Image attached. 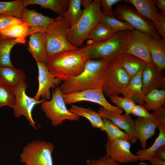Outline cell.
<instances>
[{"label":"cell","instance_id":"2","mask_svg":"<svg viewBox=\"0 0 165 165\" xmlns=\"http://www.w3.org/2000/svg\"><path fill=\"white\" fill-rule=\"evenodd\" d=\"M87 60L78 49L60 52L49 57L46 65L55 77L64 82L81 74Z\"/></svg>","mask_w":165,"mask_h":165},{"label":"cell","instance_id":"20","mask_svg":"<svg viewBox=\"0 0 165 165\" xmlns=\"http://www.w3.org/2000/svg\"><path fill=\"white\" fill-rule=\"evenodd\" d=\"M135 122L138 139L140 141L142 149H145L148 140L155 134L158 125L152 119L139 117L135 120Z\"/></svg>","mask_w":165,"mask_h":165},{"label":"cell","instance_id":"17","mask_svg":"<svg viewBox=\"0 0 165 165\" xmlns=\"http://www.w3.org/2000/svg\"><path fill=\"white\" fill-rule=\"evenodd\" d=\"M98 112L102 118L109 119L119 128L124 130L130 136L131 144H134L137 141L138 139L135 120L129 114L126 113L123 115L118 114L102 107L99 108Z\"/></svg>","mask_w":165,"mask_h":165},{"label":"cell","instance_id":"12","mask_svg":"<svg viewBox=\"0 0 165 165\" xmlns=\"http://www.w3.org/2000/svg\"><path fill=\"white\" fill-rule=\"evenodd\" d=\"M66 104H71L82 101H87L97 104L104 108L115 113L122 114L123 111L114 106L106 99L102 88L88 89L63 94Z\"/></svg>","mask_w":165,"mask_h":165},{"label":"cell","instance_id":"14","mask_svg":"<svg viewBox=\"0 0 165 165\" xmlns=\"http://www.w3.org/2000/svg\"><path fill=\"white\" fill-rule=\"evenodd\" d=\"M130 142L121 139H107L106 155L120 163H129L139 161V157L131 152Z\"/></svg>","mask_w":165,"mask_h":165},{"label":"cell","instance_id":"44","mask_svg":"<svg viewBox=\"0 0 165 165\" xmlns=\"http://www.w3.org/2000/svg\"><path fill=\"white\" fill-rule=\"evenodd\" d=\"M152 165H165V160L152 156L149 160Z\"/></svg>","mask_w":165,"mask_h":165},{"label":"cell","instance_id":"28","mask_svg":"<svg viewBox=\"0 0 165 165\" xmlns=\"http://www.w3.org/2000/svg\"><path fill=\"white\" fill-rule=\"evenodd\" d=\"M24 7L30 5H37L49 9L59 15L63 14L68 5V0H23Z\"/></svg>","mask_w":165,"mask_h":165},{"label":"cell","instance_id":"21","mask_svg":"<svg viewBox=\"0 0 165 165\" xmlns=\"http://www.w3.org/2000/svg\"><path fill=\"white\" fill-rule=\"evenodd\" d=\"M145 66L130 79L121 93L123 97L129 99L136 104L141 105L143 103L142 95V73Z\"/></svg>","mask_w":165,"mask_h":165},{"label":"cell","instance_id":"33","mask_svg":"<svg viewBox=\"0 0 165 165\" xmlns=\"http://www.w3.org/2000/svg\"><path fill=\"white\" fill-rule=\"evenodd\" d=\"M102 118L106 129L105 132L107 134V139L112 140L116 139H121L127 140L131 143L130 138L126 132L122 131L109 119Z\"/></svg>","mask_w":165,"mask_h":165},{"label":"cell","instance_id":"22","mask_svg":"<svg viewBox=\"0 0 165 165\" xmlns=\"http://www.w3.org/2000/svg\"><path fill=\"white\" fill-rule=\"evenodd\" d=\"M39 32L29 27L21 19H18L0 31V37L14 39L25 40V38L31 34Z\"/></svg>","mask_w":165,"mask_h":165},{"label":"cell","instance_id":"10","mask_svg":"<svg viewBox=\"0 0 165 165\" xmlns=\"http://www.w3.org/2000/svg\"><path fill=\"white\" fill-rule=\"evenodd\" d=\"M25 81L13 87L14 91L15 101L13 109L14 116L19 118L24 116L29 122L31 126L35 129L38 128L36 123L34 120L32 115V111L35 106L41 104L44 99L37 100L33 97L28 96L26 90L28 86Z\"/></svg>","mask_w":165,"mask_h":165},{"label":"cell","instance_id":"38","mask_svg":"<svg viewBox=\"0 0 165 165\" xmlns=\"http://www.w3.org/2000/svg\"><path fill=\"white\" fill-rule=\"evenodd\" d=\"M123 0H100L101 11L103 15L115 17L112 10L113 6Z\"/></svg>","mask_w":165,"mask_h":165},{"label":"cell","instance_id":"32","mask_svg":"<svg viewBox=\"0 0 165 165\" xmlns=\"http://www.w3.org/2000/svg\"><path fill=\"white\" fill-rule=\"evenodd\" d=\"M115 34L107 26L100 22L92 30L87 39L92 40L89 44L95 43L109 39Z\"/></svg>","mask_w":165,"mask_h":165},{"label":"cell","instance_id":"23","mask_svg":"<svg viewBox=\"0 0 165 165\" xmlns=\"http://www.w3.org/2000/svg\"><path fill=\"white\" fill-rule=\"evenodd\" d=\"M115 60L124 69L131 79L147 64L139 58L126 53L120 54Z\"/></svg>","mask_w":165,"mask_h":165},{"label":"cell","instance_id":"31","mask_svg":"<svg viewBox=\"0 0 165 165\" xmlns=\"http://www.w3.org/2000/svg\"><path fill=\"white\" fill-rule=\"evenodd\" d=\"M24 8L23 0L0 1V14L10 16L20 19Z\"/></svg>","mask_w":165,"mask_h":165},{"label":"cell","instance_id":"34","mask_svg":"<svg viewBox=\"0 0 165 165\" xmlns=\"http://www.w3.org/2000/svg\"><path fill=\"white\" fill-rule=\"evenodd\" d=\"M81 0H68V7L63 13L70 24L73 25L81 17L83 12L81 8Z\"/></svg>","mask_w":165,"mask_h":165},{"label":"cell","instance_id":"30","mask_svg":"<svg viewBox=\"0 0 165 165\" xmlns=\"http://www.w3.org/2000/svg\"><path fill=\"white\" fill-rule=\"evenodd\" d=\"M159 133L153 144L149 148L139 149L136 155L139 158V161L149 160L155 152L159 148L165 145V127L159 126Z\"/></svg>","mask_w":165,"mask_h":165},{"label":"cell","instance_id":"45","mask_svg":"<svg viewBox=\"0 0 165 165\" xmlns=\"http://www.w3.org/2000/svg\"></svg>","mask_w":165,"mask_h":165},{"label":"cell","instance_id":"19","mask_svg":"<svg viewBox=\"0 0 165 165\" xmlns=\"http://www.w3.org/2000/svg\"><path fill=\"white\" fill-rule=\"evenodd\" d=\"M28 26L38 31L45 32L55 18L42 15L35 10L23 8L20 18Z\"/></svg>","mask_w":165,"mask_h":165},{"label":"cell","instance_id":"42","mask_svg":"<svg viewBox=\"0 0 165 165\" xmlns=\"http://www.w3.org/2000/svg\"><path fill=\"white\" fill-rule=\"evenodd\" d=\"M152 156L165 160V145L158 148Z\"/></svg>","mask_w":165,"mask_h":165},{"label":"cell","instance_id":"5","mask_svg":"<svg viewBox=\"0 0 165 165\" xmlns=\"http://www.w3.org/2000/svg\"><path fill=\"white\" fill-rule=\"evenodd\" d=\"M70 27L63 14L55 18L45 31L48 58L60 52L78 49L67 38V32Z\"/></svg>","mask_w":165,"mask_h":165},{"label":"cell","instance_id":"11","mask_svg":"<svg viewBox=\"0 0 165 165\" xmlns=\"http://www.w3.org/2000/svg\"><path fill=\"white\" fill-rule=\"evenodd\" d=\"M151 37L134 28L129 30L125 44L124 53L132 54L147 64L152 63L149 51Z\"/></svg>","mask_w":165,"mask_h":165},{"label":"cell","instance_id":"39","mask_svg":"<svg viewBox=\"0 0 165 165\" xmlns=\"http://www.w3.org/2000/svg\"><path fill=\"white\" fill-rule=\"evenodd\" d=\"M87 165H120L107 155L97 159H91L88 162Z\"/></svg>","mask_w":165,"mask_h":165},{"label":"cell","instance_id":"6","mask_svg":"<svg viewBox=\"0 0 165 165\" xmlns=\"http://www.w3.org/2000/svg\"><path fill=\"white\" fill-rule=\"evenodd\" d=\"M41 107L46 116L55 127L61 125L65 120L76 121L80 119V117L67 108L59 86L52 90L50 100H45L42 102Z\"/></svg>","mask_w":165,"mask_h":165},{"label":"cell","instance_id":"40","mask_svg":"<svg viewBox=\"0 0 165 165\" xmlns=\"http://www.w3.org/2000/svg\"><path fill=\"white\" fill-rule=\"evenodd\" d=\"M138 117L152 119V116L142 105L135 104L132 110L131 113Z\"/></svg>","mask_w":165,"mask_h":165},{"label":"cell","instance_id":"35","mask_svg":"<svg viewBox=\"0 0 165 165\" xmlns=\"http://www.w3.org/2000/svg\"><path fill=\"white\" fill-rule=\"evenodd\" d=\"M101 22L107 26L115 34L123 30L134 29L127 22L120 21L115 17L103 14Z\"/></svg>","mask_w":165,"mask_h":165},{"label":"cell","instance_id":"9","mask_svg":"<svg viewBox=\"0 0 165 165\" xmlns=\"http://www.w3.org/2000/svg\"><path fill=\"white\" fill-rule=\"evenodd\" d=\"M53 144L43 141H34L23 148L20 161L27 165H53Z\"/></svg>","mask_w":165,"mask_h":165},{"label":"cell","instance_id":"24","mask_svg":"<svg viewBox=\"0 0 165 165\" xmlns=\"http://www.w3.org/2000/svg\"><path fill=\"white\" fill-rule=\"evenodd\" d=\"M149 51L152 63L159 69H165V39L151 37Z\"/></svg>","mask_w":165,"mask_h":165},{"label":"cell","instance_id":"27","mask_svg":"<svg viewBox=\"0 0 165 165\" xmlns=\"http://www.w3.org/2000/svg\"><path fill=\"white\" fill-rule=\"evenodd\" d=\"M25 40L0 37V66L5 67H13L10 54L13 46L18 43L25 44Z\"/></svg>","mask_w":165,"mask_h":165},{"label":"cell","instance_id":"29","mask_svg":"<svg viewBox=\"0 0 165 165\" xmlns=\"http://www.w3.org/2000/svg\"><path fill=\"white\" fill-rule=\"evenodd\" d=\"M143 101V106L148 111H155L165 105V89L153 90L144 96Z\"/></svg>","mask_w":165,"mask_h":165},{"label":"cell","instance_id":"15","mask_svg":"<svg viewBox=\"0 0 165 165\" xmlns=\"http://www.w3.org/2000/svg\"><path fill=\"white\" fill-rule=\"evenodd\" d=\"M36 64L38 71V87L33 97L37 100H40V98L50 100L51 98L50 89L59 86L61 81L49 71L46 64L38 62H36Z\"/></svg>","mask_w":165,"mask_h":165},{"label":"cell","instance_id":"1","mask_svg":"<svg viewBox=\"0 0 165 165\" xmlns=\"http://www.w3.org/2000/svg\"><path fill=\"white\" fill-rule=\"evenodd\" d=\"M111 61L105 59L87 60L81 74L61 84L59 88L61 93L64 94L88 89L102 88L105 71Z\"/></svg>","mask_w":165,"mask_h":165},{"label":"cell","instance_id":"16","mask_svg":"<svg viewBox=\"0 0 165 165\" xmlns=\"http://www.w3.org/2000/svg\"><path fill=\"white\" fill-rule=\"evenodd\" d=\"M143 97L153 90L165 89V77L163 71L153 63L146 64L142 73Z\"/></svg>","mask_w":165,"mask_h":165},{"label":"cell","instance_id":"13","mask_svg":"<svg viewBox=\"0 0 165 165\" xmlns=\"http://www.w3.org/2000/svg\"><path fill=\"white\" fill-rule=\"evenodd\" d=\"M132 4L144 16L150 21L162 38L165 39V15L159 12L152 0H125Z\"/></svg>","mask_w":165,"mask_h":165},{"label":"cell","instance_id":"26","mask_svg":"<svg viewBox=\"0 0 165 165\" xmlns=\"http://www.w3.org/2000/svg\"><path fill=\"white\" fill-rule=\"evenodd\" d=\"M69 110L80 117H83L87 119L93 127L98 128L103 131H106L102 118L98 112H96L90 108H87L72 105Z\"/></svg>","mask_w":165,"mask_h":165},{"label":"cell","instance_id":"7","mask_svg":"<svg viewBox=\"0 0 165 165\" xmlns=\"http://www.w3.org/2000/svg\"><path fill=\"white\" fill-rule=\"evenodd\" d=\"M113 11L118 20L127 22L134 28L152 37L161 38L152 23L133 6L117 4Z\"/></svg>","mask_w":165,"mask_h":165},{"label":"cell","instance_id":"37","mask_svg":"<svg viewBox=\"0 0 165 165\" xmlns=\"http://www.w3.org/2000/svg\"><path fill=\"white\" fill-rule=\"evenodd\" d=\"M110 98L116 106L124 111L125 113L129 115L131 114L133 108L136 104L132 101L127 97L115 96Z\"/></svg>","mask_w":165,"mask_h":165},{"label":"cell","instance_id":"43","mask_svg":"<svg viewBox=\"0 0 165 165\" xmlns=\"http://www.w3.org/2000/svg\"><path fill=\"white\" fill-rule=\"evenodd\" d=\"M154 4L160 10V12L165 15V0H152Z\"/></svg>","mask_w":165,"mask_h":165},{"label":"cell","instance_id":"18","mask_svg":"<svg viewBox=\"0 0 165 165\" xmlns=\"http://www.w3.org/2000/svg\"><path fill=\"white\" fill-rule=\"evenodd\" d=\"M28 44V50L36 62L46 65L48 57L44 32H38L30 35Z\"/></svg>","mask_w":165,"mask_h":165},{"label":"cell","instance_id":"3","mask_svg":"<svg viewBox=\"0 0 165 165\" xmlns=\"http://www.w3.org/2000/svg\"><path fill=\"white\" fill-rule=\"evenodd\" d=\"M81 17L68 31L67 38L74 46L81 45L92 30L101 22L102 15L100 0H91L86 5Z\"/></svg>","mask_w":165,"mask_h":165},{"label":"cell","instance_id":"25","mask_svg":"<svg viewBox=\"0 0 165 165\" xmlns=\"http://www.w3.org/2000/svg\"><path fill=\"white\" fill-rule=\"evenodd\" d=\"M26 75L22 69L0 66V83L13 87L25 81Z\"/></svg>","mask_w":165,"mask_h":165},{"label":"cell","instance_id":"41","mask_svg":"<svg viewBox=\"0 0 165 165\" xmlns=\"http://www.w3.org/2000/svg\"><path fill=\"white\" fill-rule=\"evenodd\" d=\"M18 19L10 16L0 14V31L15 22Z\"/></svg>","mask_w":165,"mask_h":165},{"label":"cell","instance_id":"4","mask_svg":"<svg viewBox=\"0 0 165 165\" xmlns=\"http://www.w3.org/2000/svg\"><path fill=\"white\" fill-rule=\"evenodd\" d=\"M129 30L119 32L109 39L88 44L78 49L87 60L105 59L111 61H114L119 55L124 53Z\"/></svg>","mask_w":165,"mask_h":165},{"label":"cell","instance_id":"36","mask_svg":"<svg viewBox=\"0 0 165 165\" xmlns=\"http://www.w3.org/2000/svg\"><path fill=\"white\" fill-rule=\"evenodd\" d=\"M15 101L13 87L0 83V107L6 106L13 108Z\"/></svg>","mask_w":165,"mask_h":165},{"label":"cell","instance_id":"8","mask_svg":"<svg viewBox=\"0 0 165 165\" xmlns=\"http://www.w3.org/2000/svg\"><path fill=\"white\" fill-rule=\"evenodd\" d=\"M131 79L124 69L115 60L109 62L106 69L102 89L105 96H118Z\"/></svg>","mask_w":165,"mask_h":165}]
</instances>
